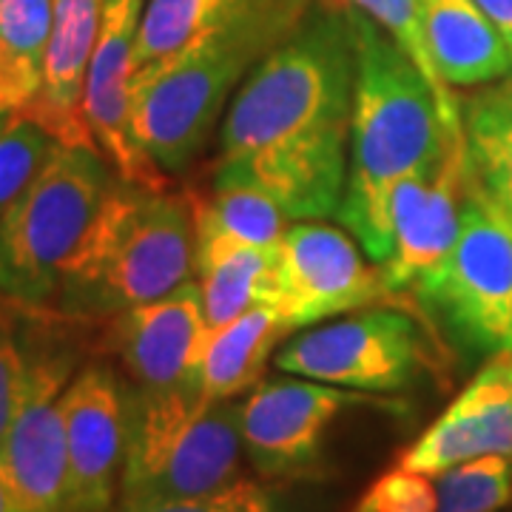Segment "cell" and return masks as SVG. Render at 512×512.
I'll return each instance as SVG.
<instances>
[{
  "instance_id": "6da1fadb",
  "label": "cell",
  "mask_w": 512,
  "mask_h": 512,
  "mask_svg": "<svg viewBox=\"0 0 512 512\" xmlns=\"http://www.w3.org/2000/svg\"><path fill=\"white\" fill-rule=\"evenodd\" d=\"M356 37L345 6L308 18L256 66L222 120L214 183H254L296 220L339 214L350 163Z\"/></svg>"
},
{
  "instance_id": "7a4b0ae2",
  "label": "cell",
  "mask_w": 512,
  "mask_h": 512,
  "mask_svg": "<svg viewBox=\"0 0 512 512\" xmlns=\"http://www.w3.org/2000/svg\"><path fill=\"white\" fill-rule=\"evenodd\" d=\"M356 37L350 163L339 220L376 265L393 251L390 197L407 171L439 160L450 134L421 69L379 23L345 6Z\"/></svg>"
},
{
  "instance_id": "3957f363",
  "label": "cell",
  "mask_w": 512,
  "mask_h": 512,
  "mask_svg": "<svg viewBox=\"0 0 512 512\" xmlns=\"http://www.w3.org/2000/svg\"><path fill=\"white\" fill-rule=\"evenodd\" d=\"M313 0H234L205 35L157 72L131 80V126L163 171L194 163L222 109L256 66L302 26Z\"/></svg>"
},
{
  "instance_id": "277c9868",
  "label": "cell",
  "mask_w": 512,
  "mask_h": 512,
  "mask_svg": "<svg viewBox=\"0 0 512 512\" xmlns=\"http://www.w3.org/2000/svg\"><path fill=\"white\" fill-rule=\"evenodd\" d=\"M194 271L197 222L188 191H154L117 177L63 271L55 308L80 322H109L165 299Z\"/></svg>"
},
{
  "instance_id": "5b68a950",
  "label": "cell",
  "mask_w": 512,
  "mask_h": 512,
  "mask_svg": "<svg viewBox=\"0 0 512 512\" xmlns=\"http://www.w3.org/2000/svg\"><path fill=\"white\" fill-rule=\"evenodd\" d=\"M111 183L103 154L55 143L32 183L0 217V291L26 305L55 308L63 271Z\"/></svg>"
},
{
  "instance_id": "8992f818",
  "label": "cell",
  "mask_w": 512,
  "mask_h": 512,
  "mask_svg": "<svg viewBox=\"0 0 512 512\" xmlns=\"http://www.w3.org/2000/svg\"><path fill=\"white\" fill-rule=\"evenodd\" d=\"M239 402L143 404L128 399L123 501H168L214 493L242 478Z\"/></svg>"
},
{
  "instance_id": "52a82bcc",
  "label": "cell",
  "mask_w": 512,
  "mask_h": 512,
  "mask_svg": "<svg viewBox=\"0 0 512 512\" xmlns=\"http://www.w3.org/2000/svg\"><path fill=\"white\" fill-rule=\"evenodd\" d=\"M276 367L362 393H396L419 373H444L447 350L421 308H370L293 336Z\"/></svg>"
},
{
  "instance_id": "ba28073f",
  "label": "cell",
  "mask_w": 512,
  "mask_h": 512,
  "mask_svg": "<svg viewBox=\"0 0 512 512\" xmlns=\"http://www.w3.org/2000/svg\"><path fill=\"white\" fill-rule=\"evenodd\" d=\"M413 296L470 350L490 356L512 350V217L484 194L473 174L456 242Z\"/></svg>"
},
{
  "instance_id": "9c48e42d",
  "label": "cell",
  "mask_w": 512,
  "mask_h": 512,
  "mask_svg": "<svg viewBox=\"0 0 512 512\" xmlns=\"http://www.w3.org/2000/svg\"><path fill=\"white\" fill-rule=\"evenodd\" d=\"M362 245L319 220L291 222L276 248V299L291 330L311 328L342 313L370 308H421L410 293H396L379 265L365 262Z\"/></svg>"
},
{
  "instance_id": "30bf717a",
  "label": "cell",
  "mask_w": 512,
  "mask_h": 512,
  "mask_svg": "<svg viewBox=\"0 0 512 512\" xmlns=\"http://www.w3.org/2000/svg\"><path fill=\"white\" fill-rule=\"evenodd\" d=\"M362 402V393L302 376L259 382L248 399L239 402L245 456L259 476L271 481L313 476L322 467L336 419Z\"/></svg>"
},
{
  "instance_id": "8fae6325",
  "label": "cell",
  "mask_w": 512,
  "mask_h": 512,
  "mask_svg": "<svg viewBox=\"0 0 512 512\" xmlns=\"http://www.w3.org/2000/svg\"><path fill=\"white\" fill-rule=\"evenodd\" d=\"M29 342V387L0 441V458L15 481L26 512H66V424H63V390L72 382L77 353L57 348L49 336Z\"/></svg>"
},
{
  "instance_id": "7c38bea8",
  "label": "cell",
  "mask_w": 512,
  "mask_h": 512,
  "mask_svg": "<svg viewBox=\"0 0 512 512\" xmlns=\"http://www.w3.org/2000/svg\"><path fill=\"white\" fill-rule=\"evenodd\" d=\"M470 160L464 126L450 134L439 160L407 171L393 185L390 225L393 251L384 259V282L396 293H410L433 276L447 259L461 225Z\"/></svg>"
},
{
  "instance_id": "4fadbf2b",
  "label": "cell",
  "mask_w": 512,
  "mask_h": 512,
  "mask_svg": "<svg viewBox=\"0 0 512 512\" xmlns=\"http://www.w3.org/2000/svg\"><path fill=\"white\" fill-rule=\"evenodd\" d=\"M66 512H114L128 450V384L89 362L63 390Z\"/></svg>"
},
{
  "instance_id": "5bb4252c",
  "label": "cell",
  "mask_w": 512,
  "mask_h": 512,
  "mask_svg": "<svg viewBox=\"0 0 512 512\" xmlns=\"http://www.w3.org/2000/svg\"><path fill=\"white\" fill-rule=\"evenodd\" d=\"M200 285L185 282L165 299L137 305L109 319L106 350L126 367L128 390L146 399L202 393L200 359L205 348Z\"/></svg>"
},
{
  "instance_id": "9a60e30c",
  "label": "cell",
  "mask_w": 512,
  "mask_h": 512,
  "mask_svg": "<svg viewBox=\"0 0 512 512\" xmlns=\"http://www.w3.org/2000/svg\"><path fill=\"white\" fill-rule=\"evenodd\" d=\"M143 6L146 0H103V20L86 77L83 114L94 146L120 180L163 191L168 188V177L137 143L131 126L134 43Z\"/></svg>"
},
{
  "instance_id": "2e32d148",
  "label": "cell",
  "mask_w": 512,
  "mask_h": 512,
  "mask_svg": "<svg viewBox=\"0 0 512 512\" xmlns=\"http://www.w3.org/2000/svg\"><path fill=\"white\" fill-rule=\"evenodd\" d=\"M484 456L512 458V350L487 359L450 407L399 456V467L436 476Z\"/></svg>"
},
{
  "instance_id": "e0dca14e",
  "label": "cell",
  "mask_w": 512,
  "mask_h": 512,
  "mask_svg": "<svg viewBox=\"0 0 512 512\" xmlns=\"http://www.w3.org/2000/svg\"><path fill=\"white\" fill-rule=\"evenodd\" d=\"M100 20L103 0H55V20L43 60L40 92L26 109L18 111L46 128L49 137L63 146L97 151L92 131L86 126L83 97L89 63L100 35Z\"/></svg>"
},
{
  "instance_id": "ac0fdd59",
  "label": "cell",
  "mask_w": 512,
  "mask_h": 512,
  "mask_svg": "<svg viewBox=\"0 0 512 512\" xmlns=\"http://www.w3.org/2000/svg\"><path fill=\"white\" fill-rule=\"evenodd\" d=\"M430 57L450 89H478L512 72L501 35L476 0H419Z\"/></svg>"
},
{
  "instance_id": "d6986e66",
  "label": "cell",
  "mask_w": 512,
  "mask_h": 512,
  "mask_svg": "<svg viewBox=\"0 0 512 512\" xmlns=\"http://www.w3.org/2000/svg\"><path fill=\"white\" fill-rule=\"evenodd\" d=\"M197 276L205 325L220 330L256 305H274L276 251L228 237L200 239Z\"/></svg>"
},
{
  "instance_id": "ffe728a7",
  "label": "cell",
  "mask_w": 512,
  "mask_h": 512,
  "mask_svg": "<svg viewBox=\"0 0 512 512\" xmlns=\"http://www.w3.org/2000/svg\"><path fill=\"white\" fill-rule=\"evenodd\" d=\"M293 330L274 305H256L231 325L208 330L200 359L202 396L208 402H231L262 382L276 345Z\"/></svg>"
},
{
  "instance_id": "44dd1931",
  "label": "cell",
  "mask_w": 512,
  "mask_h": 512,
  "mask_svg": "<svg viewBox=\"0 0 512 512\" xmlns=\"http://www.w3.org/2000/svg\"><path fill=\"white\" fill-rule=\"evenodd\" d=\"M461 126L473 180L512 217V77L467 94Z\"/></svg>"
},
{
  "instance_id": "7402d4cb",
  "label": "cell",
  "mask_w": 512,
  "mask_h": 512,
  "mask_svg": "<svg viewBox=\"0 0 512 512\" xmlns=\"http://www.w3.org/2000/svg\"><path fill=\"white\" fill-rule=\"evenodd\" d=\"M55 0H0V117L23 111L40 92Z\"/></svg>"
},
{
  "instance_id": "603a6c76",
  "label": "cell",
  "mask_w": 512,
  "mask_h": 512,
  "mask_svg": "<svg viewBox=\"0 0 512 512\" xmlns=\"http://www.w3.org/2000/svg\"><path fill=\"white\" fill-rule=\"evenodd\" d=\"M197 242L228 237L276 251L291 228V217L274 194L254 183H214L208 194L188 191Z\"/></svg>"
},
{
  "instance_id": "cb8c5ba5",
  "label": "cell",
  "mask_w": 512,
  "mask_h": 512,
  "mask_svg": "<svg viewBox=\"0 0 512 512\" xmlns=\"http://www.w3.org/2000/svg\"><path fill=\"white\" fill-rule=\"evenodd\" d=\"M234 0H146L134 43V77H146L197 43Z\"/></svg>"
},
{
  "instance_id": "d4e9b609",
  "label": "cell",
  "mask_w": 512,
  "mask_h": 512,
  "mask_svg": "<svg viewBox=\"0 0 512 512\" xmlns=\"http://www.w3.org/2000/svg\"><path fill=\"white\" fill-rule=\"evenodd\" d=\"M336 6L359 9L373 23H379L384 32L407 52V57L419 66L421 74L427 77V83L433 86L444 126L461 128V100L441 80L439 69L430 57L427 40H424V26H421L419 0H336Z\"/></svg>"
},
{
  "instance_id": "484cf974",
  "label": "cell",
  "mask_w": 512,
  "mask_h": 512,
  "mask_svg": "<svg viewBox=\"0 0 512 512\" xmlns=\"http://www.w3.org/2000/svg\"><path fill=\"white\" fill-rule=\"evenodd\" d=\"M441 512H501L512 504V458L484 456L436 473Z\"/></svg>"
},
{
  "instance_id": "4316f807",
  "label": "cell",
  "mask_w": 512,
  "mask_h": 512,
  "mask_svg": "<svg viewBox=\"0 0 512 512\" xmlns=\"http://www.w3.org/2000/svg\"><path fill=\"white\" fill-rule=\"evenodd\" d=\"M55 140L26 114H9L0 128V217L32 183Z\"/></svg>"
},
{
  "instance_id": "83f0119b",
  "label": "cell",
  "mask_w": 512,
  "mask_h": 512,
  "mask_svg": "<svg viewBox=\"0 0 512 512\" xmlns=\"http://www.w3.org/2000/svg\"><path fill=\"white\" fill-rule=\"evenodd\" d=\"M350 512H441L436 476L393 467L379 476Z\"/></svg>"
},
{
  "instance_id": "f1b7e54d",
  "label": "cell",
  "mask_w": 512,
  "mask_h": 512,
  "mask_svg": "<svg viewBox=\"0 0 512 512\" xmlns=\"http://www.w3.org/2000/svg\"><path fill=\"white\" fill-rule=\"evenodd\" d=\"M120 512H276L274 495L254 478H237L228 487L191 498L123 501Z\"/></svg>"
},
{
  "instance_id": "f546056e",
  "label": "cell",
  "mask_w": 512,
  "mask_h": 512,
  "mask_svg": "<svg viewBox=\"0 0 512 512\" xmlns=\"http://www.w3.org/2000/svg\"><path fill=\"white\" fill-rule=\"evenodd\" d=\"M15 333L18 330H0V441L6 439L29 387V350Z\"/></svg>"
},
{
  "instance_id": "4dcf8cb0",
  "label": "cell",
  "mask_w": 512,
  "mask_h": 512,
  "mask_svg": "<svg viewBox=\"0 0 512 512\" xmlns=\"http://www.w3.org/2000/svg\"><path fill=\"white\" fill-rule=\"evenodd\" d=\"M478 9L493 23V29L501 35L512 60V0H476Z\"/></svg>"
},
{
  "instance_id": "1f68e13d",
  "label": "cell",
  "mask_w": 512,
  "mask_h": 512,
  "mask_svg": "<svg viewBox=\"0 0 512 512\" xmlns=\"http://www.w3.org/2000/svg\"><path fill=\"white\" fill-rule=\"evenodd\" d=\"M46 311L40 305H26V302H18L12 296L0 291V330H18V325H26L32 322L35 316Z\"/></svg>"
},
{
  "instance_id": "d6a6232c",
  "label": "cell",
  "mask_w": 512,
  "mask_h": 512,
  "mask_svg": "<svg viewBox=\"0 0 512 512\" xmlns=\"http://www.w3.org/2000/svg\"><path fill=\"white\" fill-rule=\"evenodd\" d=\"M0 512H26L18 490H15V481H12L6 464H3V458H0Z\"/></svg>"
},
{
  "instance_id": "836d02e7",
  "label": "cell",
  "mask_w": 512,
  "mask_h": 512,
  "mask_svg": "<svg viewBox=\"0 0 512 512\" xmlns=\"http://www.w3.org/2000/svg\"><path fill=\"white\" fill-rule=\"evenodd\" d=\"M6 117H9V114H6ZM6 117H0V128H3V120H6Z\"/></svg>"
},
{
  "instance_id": "e575fe53",
  "label": "cell",
  "mask_w": 512,
  "mask_h": 512,
  "mask_svg": "<svg viewBox=\"0 0 512 512\" xmlns=\"http://www.w3.org/2000/svg\"><path fill=\"white\" fill-rule=\"evenodd\" d=\"M325 3H333V6H336V0H325Z\"/></svg>"
}]
</instances>
